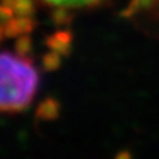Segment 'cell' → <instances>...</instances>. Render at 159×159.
Here are the masks:
<instances>
[{
	"label": "cell",
	"mask_w": 159,
	"mask_h": 159,
	"mask_svg": "<svg viewBox=\"0 0 159 159\" xmlns=\"http://www.w3.org/2000/svg\"><path fill=\"white\" fill-rule=\"evenodd\" d=\"M40 2L55 10H73L95 8L103 4L105 0H40Z\"/></svg>",
	"instance_id": "cell-2"
},
{
	"label": "cell",
	"mask_w": 159,
	"mask_h": 159,
	"mask_svg": "<svg viewBox=\"0 0 159 159\" xmlns=\"http://www.w3.org/2000/svg\"><path fill=\"white\" fill-rule=\"evenodd\" d=\"M0 109L15 114L25 110L36 93L39 75L28 57L3 52L0 57Z\"/></svg>",
	"instance_id": "cell-1"
},
{
	"label": "cell",
	"mask_w": 159,
	"mask_h": 159,
	"mask_svg": "<svg viewBox=\"0 0 159 159\" xmlns=\"http://www.w3.org/2000/svg\"><path fill=\"white\" fill-rule=\"evenodd\" d=\"M60 58H61V55L58 54V53H55V52H52V53L45 54L44 58H43V68L47 71L58 69L60 66Z\"/></svg>",
	"instance_id": "cell-5"
},
{
	"label": "cell",
	"mask_w": 159,
	"mask_h": 159,
	"mask_svg": "<svg viewBox=\"0 0 159 159\" xmlns=\"http://www.w3.org/2000/svg\"><path fill=\"white\" fill-rule=\"evenodd\" d=\"M30 49H31V40H30V38L28 36V34H24V35L18 36V40L15 43L16 54L23 55V57H26L29 54Z\"/></svg>",
	"instance_id": "cell-6"
},
{
	"label": "cell",
	"mask_w": 159,
	"mask_h": 159,
	"mask_svg": "<svg viewBox=\"0 0 159 159\" xmlns=\"http://www.w3.org/2000/svg\"><path fill=\"white\" fill-rule=\"evenodd\" d=\"M70 44H71V34L66 30L57 31L55 34L48 36L47 45L52 52L60 54L61 57H66L70 53Z\"/></svg>",
	"instance_id": "cell-3"
},
{
	"label": "cell",
	"mask_w": 159,
	"mask_h": 159,
	"mask_svg": "<svg viewBox=\"0 0 159 159\" xmlns=\"http://www.w3.org/2000/svg\"><path fill=\"white\" fill-rule=\"evenodd\" d=\"M115 159H132V155L127 150H123V152H119L115 157Z\"/></svg>",
	"instance_id": "cell-7"
},
{
	"label": "cell",
	"mask_w": 159,
	"mask_h": 159,
	"mask_svg": "<svg viewBox=\"0 0 159 159\" xmlns=\"http://www.w3.org/2000/svg\"><path fill=\"white\" fill-rule=\"evenodd\" d=\"M60 104L54 98H45L38 105L35 118L38 120H54L59 116Z\"/></svg>",
	"instance_id": "cell-4"
}]
</instances>
